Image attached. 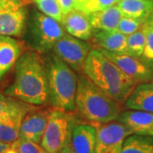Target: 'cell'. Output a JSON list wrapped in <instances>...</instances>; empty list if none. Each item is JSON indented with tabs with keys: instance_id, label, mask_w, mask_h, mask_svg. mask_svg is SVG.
I'll use <instances>...</instances> for the list:
<instances>
[{
	"instance_id": "obj_14",
	"label": "cell",
	"mask_w": 153,
	"mask_h": 153,
	"mask_svg": "<svg viewBox=\"0 0 153 153\" xmlns=\"http://www.w3.org/2000/svg\"><path fill=\"white\" fill-rule=\"evenodd\" d=\"M117 121L125 124L133 134L153 136V112L128 110L122 111Z\"/></svg>"
},
{
	"instance_id": "obj_21",
	"label": "cell",
	"mask_w": 153,
	"mask_h": 153,
	"mask_svg": "<svg viewBox=\"0 0 153 153\" xmlns=\"http://www.w3.org/2000/svg\"><path fill=\"white\" fill-rule=\"evenodd\" d=\"M121 153H153V136L132 134L126 138Z\"/></svg>"
},
{
	"instance_id": "obj_24",
	"label": "cell",
	"mask_w": 153,
	"mask_h": 153,
	"mask_svg": "<svg viewBox=\"0 0 153 153\" xmlns=\"http://www.w3.org/2000/svg\"><path fill=\"white\" fill-rule=\"evenodd\" d=\"M144 22H145L142 20L134 19V18L123 16L118 23L117 31H118L119 33H123L126 36H128L142 27Z\"/></svg>"
},
{
	"instance_id": "obj_33",
	"label": "cell",
	"mask_w": 153,
	"mask_h": 153,
	"mask_svg": "<svg viewBox=\"0 0 153 153\" xmlns=\"http://www.w3.org/2000/svg\"><path fill=\"white\" fill-rule=\"evenodd\" d=\"M146 24L149 26L150 27H152L153 29V13L150 16L148 17L147 19H146Z\"/></svg>"
},
{
	"instance_id": "obj_13",
	"label": "cell",
	"mask_w": 153,
	"mask_h": 153,
	"mask_svg": "<svg viewBox=\"0 0 153 153\" xmlns=\"http://www.w3.org/2000/svg\"><path fill=\"white\" fill-rule=\"evenodd\" d=\"M61 25L68 34L82 40L93 37L94 28L88 15L79 10H73L63 16Z\"/></svg>"
},
{
	"instance_id": "obj_34",
	"label": "cell",
	"mask_w": 153,
	"mask_h": 153,
	"mask_svg": "<svg viewBox=\"0 0 153 153\" xmlns=\"http://www.w3.org/2000/svg\"><path fill=\"white\" fill-rule=\"evenodd\" d=\"M43 153H49V152H48L47 151H45V150H44V152H43Z\"/></svg>"
},
{
	"instance_id": "obj_35",
	"label": "cell",
	"mask_w": 153,
	"mask_h": 153,
	"mask_svg": "<svg viewBox=\"0 0 153 153\" xmlns=\"http://www.w3.org/2000/svg\"><path fill=\"white\" fill-rule=\"evenodd\" d=\"M17 152H18V151H17ZM18 153H20V152H18Z\"/></svg>"
},
{
	"instance_id": "obj_19",
	"label": "cell",
	"mask_w": 153,
	"mask_h": 153,
	"mask_svg": "<svg viewBox=\"0 0 153 153\" xmlns=\"http://www.w3.org/2000/svg\"><path fill=\"white\" fill-rule=\"evenodd\" d=\"M94 30L112 31L117 30L118 23L123 16L117 4L105 9L87 14Z\"/></svg>"
},
{
	"instance_id": "obj_30",
	"label": "cell",
	"mask_w": 153,
	"mask_h": 153,
	"mask_svg": "<svg viewBox=\"0 0 153 153\" xmlns=\"http://www.w3.org/2000/svg\"><path fill=\"white\" fill-rule=\"evenodd\" d=\"M88 0H75V4H76V10H83L84 6L87 4Z\"/></svg>"
},
{
	"instance_id": "obj_10",
	"label": "cell",
	"mask_w": 153,
	"mask_h": 153,
	"mask_svg": "<svg viewBox=\"0 0 153 153\" xmlns=\"http://www.w3.org/2000/svg\"><path fill=\"white\" fill-rule=\"evenodd\" d=\"M33 106L35 105L17 100L16 103L0 117V141L13 144L19 140L22 120Z\"/></svg>"
},
{
	"instance_id": "obj_2",
	"label": "cell",
	"mask_w": 153,
	"mask_h": 153,
	"mask_svg": "<svg viewBox=\"0 0 153 153\" xmlns=\"http://www.w3.org/2000/svg\"><path fill=\"white\" fill-rule=\"evenodd\" d=\"M82 71L97 87L121 104H124L138 84L97 48L88 55Z\"/></svg>"
},
{
	"instance_id": "obj_15",
	"label": "cell",
	"mask_w": 153,
	"mask_h": 153,
	"mask_svg": "<svg viewBox=\"0 0 153 153\" xmlns=\"http://www.w3.org/2000/svg\"><path fill=\"white\" fill-rule=\"evenodd\" d=\"M22 53L23 45L21 41L0 34V80L16 66Z\"/></svg>"
},
{
	"instance_id": "obj_27",
	"label": "cell",
	"mask_w": 153,
	"mask_h": 153,
	"mask_svg": "<svg viewBox=\"0 0 153 153\" xmlns=\"http://www.w3.org/2000/svg\"><path fill=\"white\" fill-rule=\"evenodd\" d=\"M142 27L145 30L146 37V46L143 52L142 57L147 61L153 62V29L147 26L146 22H144Z\"/></svg>"
},
{
	"instance_id": "obj_18",
	"label": "cell",
	"mask_w": 153,
	"mask_h": 153,
	"mask_svg": "<svg viewBox=\"0 0 153 153\" xmlns=\"http://www.w3.org/2000/svg\"><path fill=\"white\" fill-rule=\"evenodd\" d=\"M98 48L110 52L127 54V36L117 30H94L93 37Z\"/></svg>"
},
{
	"instance_id": "obj_3",
	"label": "cell",
	"mask_w": 153,
	"mask_h": 153,
	"mask_svg": "<svg viewBox=\"0 0 153 153\" xmlns=\"http://www.w3.org/2000/svg\"><path fill=\"white\" fill-rule=\"evenodd\" d=\"M121 105L85 75L77 77L76 110L84 119L93 123H106L117 120L122 112Z\"/></svg>"
},
{
	"instance_id": "obj_5",
	"label": "cell",
	"mask_w": 153,
	"mask_h": 153,
	"mask_svg": "<svg viewBox=\"0 0 153 153\" xmlns=\"http://www.w3.org/2000/svg\"><path fill=\"white\" fill-rule=\"evenodd\" d=\"M64 110L51 109L40 145L49 153H60L71 143V133L75 127V117Z\"/></svg>"
},
{
	"instance_id": "obj_6",
	"label": "cell",
	"mask_w": 153,
	"mask_h": 153,
	"mask_svg": "<svg viewBox=\"0 0 153 153\" xmlns=\"http://www.w3.org/2000/svg\"><path fill=\"white\" fill-rule=\"evenodd\" d=\"M30 37L38 52L53 49L56 42L66 33L61 23L42 12H35L29 22Z\"/></svg>"
},
{
	"instance_id": "obj_9",
	"label": "cell",
	"mask_w": 153,
	"mask_h": 153,
	"mask_svg": "<svg viewBox=\"0 0 153 153\" xmlns=\"http://www.w3.org/2000/svg\"><path fill=\"white\" fill-rule=\"evenodd\" d=\"M53 50L60 60L75 71H83V67L92 50L85 40L76 38L70 34H65L58 40L53 47Z\"/></svg>"
},
{
	"instance_id": "obj_16",
	"label": "cell",
	"mask_w": 153,
	"mask_h": 153,
	"mask_svg": "<svg viewBox=\"0 0 153 153\" xmlns=\"http://www.w3.org/2000/svg\"><path fill=\"white\" fill-rule=\"evenodd\" d=\"M71 146L75 153H95L96 128L93 124H76L71 138Z\"/></svg>"
},
{
	"instance_id": "obj_25",
	"label": "cell",
	"mask_w": 153,
	"mask_h": 153,
	"mask_svg": "<svg viewBox=\"0 0 153 153\" xmlns=\"http://www.w3.org/2000/svg\"><path fill=\"white\" fill-rule=\"evenodd\" d=\"M120 0H88L84 6L83 12L86 14L103 10L109 7L116 5Z\"/></svg>"
},
{
	"instance_id": "obj_20",
	"label": "cell",
	"mask_w": 153,
	"mask_h": 153,
	"mask_svg": "<svg viewBox=\"0 0 153 153\" xmlns=\"http://www.w3.org/2000/svg\"><path fill=\"white\" fill-rule=\"evenodd\" d=\"M117 6L123 16L144 22L153 13V0H120Z\"/></svg>"
},
{
	"instance_id": "obj_4",
	"label": "cell",
	"mask_w": 153,
	"mask_h": 153,
	"mask_svg": "<svg viewBox=\"0 0 153 153\" xmlns=\"http://www.w3.org/2000/svg\"><path fill=\"white\" fill-rule=\"evenodd\" d=\"M46 67L49 102L55 108L73 111L76 110L77 88L74 71L56 55H52Z\"/></svg>"
},
{
	"instance_id": "obj_8",
	"label": "cell",
	"mask_w": 153,
	"mask_h": 153,
	"mask_svg": "<svg viewBox=\"0 0 153 153\" xmlns=\"http://www.w3.org/2000/svg\"><path fill=\"white\" fill-rule=\"evenodd\" d=\"M93 124L96 128L95 153H121L126 138L133 134L125 124L117 120Z\"/></svg>"
},
{
	"instance_id": "obj_23",
	"label": "cell",
	"mask_w": 153,
	"mask_h": 153,
	"mask_svg": "<svg viewBox=\"0 0 153 153\" xmlns=\"http://www.w3.org/2000/svg\"><path fill=\"white\" fill-rule=\"evenodd\" d=\"M38 9L43 14L52 17L59 22H61L63 14L57 0H34Z\"/></svg>"
},
{
	"instance_id": "obj_26",
	"label": "cell",
	"mask_w": 153,
	"mask_h": 153,
	"mask_svg": "<svg viewBox=\"0 0 153 153\" xmlns=\"http://www.w3.org/2000/svg\"><path fill=\"white\" fill-rule=\"evenodd\" d=\"M20 153H43L44 149L38 143L19 139L12 144Z\"/></svg>"
},
{
	"instance_id": "obj_7",
	"label": "cell",
	"mask_w": 153,
	"mask_h": 153,
	"mask_svg": "<svg viewBox=\"0 0 153 153\" xmlns=\"http://www.w3.org/2000/svg\"><path fill=\"white\" fill-rule=\"evenodd\" d=\"M26 0H0V34L21 37L27 16Z\"/></svg>"
},
{
	"instance_id": "obj_28",
	"label": "cell",
	"mask_w": 153,
	"mask_h": 153,
	"mask_svg": "<svg viewBox=\"0 0 153 153\" xmlns=\"http://www.w3.org/2000/svg\"><path fill=\"white\" fill-rule=\"evenodd\" d=\"M16 99L7 97L5 95L0 94V117L9 108H10L13 105L16 103Z\"/></svg>"
},
{
	"instance_id": "obj_31",
	"label": "cell",
	"mask_w": 153,
	"mask_h": 153,
	"mask_svg": "<svg viewBox=\"0 0 153 153\" xmlns=\"http://www.w3.org/2000/svg\"><path fill=\"white\" fill-rule=\"evenodd\" d=\"M60 153H75V152L73 151V149L71 146V143H70L69 145H67L66 146L63 148L60 152Z\"/></svg>"
},
{
	"instance_id": "obj_12",
	"label": "cell",
	"mask_w": 153,
	"mask_h": 153,
	"mask_svg": "<svg viewBox=\"0 0 153 153\" xmlns=\"http://www.w3.org/2000/svg\"><path fill=\"white\" fill-rule=\"evenodd\" d=\"M51 109H39L33 106L27 111L22 120L20 138L40 144L44 136Z\"/></svg>"
},
{
	"instance_id": "obj_11",
	"label": "cell",
	"mask_w": 153,
	"mask_h": 153,
	"mask_svg": "<svg viewBox=\"0 0 153 153\" xmlns=\"http://www.w3.org/2000/svg\"><path fill=\"white\" fill-rule=\"evenodd\" d=\"M97 49L138 83L148 82L152 77V72L150 67L142 60H139V58L128 54H118L100 48Z\"/></svg>"
},
{
	"instance_id": "obj_22",
	"label": "cell",
	"mask_w": 153,
	"mask_h": 153,
	"mask_svg": "<svg viewBox=\"0 0 153 153\" xmlns=\"http://www.w3.org/2000/svg\"><path fill=\"white\" fill-rule=\"evenodd\" d=\"M146 40V37L143 27L127 36V54L137 58L142 57Z\"/></svg>"
},
{
	"instance_id": "obj_17",
	"label": "cell",
	"mask_w": 153,
	"mask_h": 153,
	"mask_svg": "<svg viewBox=\"0 0 153 153\" xmlns=\"http://www.w3.org/2000/svg\"><path fill=\"white\" fill-rule=\"evenodd\" d=\"M124 104L128 110L153 112V82L138 83Z\"/></svg>"
},
{
	"instance_id": "obj_29",
	"label": "cell",
	"mask_w": 153,
	"mask_h": 153,
	"mask_svg": "<svg viewBox=\"0 0 153 153\" xmlns=\"http://www.w3.org/2000/svg\"><path fill=\"white\" fill-rule=\"evenodd\" d=\"M57 2L60 5L63 16L73 10H76L75 0H57Z\"/></svg>"
},
{
	"instance_id": "obj_1",
	"label": "cell",
	"mask_w": 153,
	"mask_h": 153,
	"mask_svg": "<svg viewBox=\"0 0 153 153\" xmlns=\"http://www.w3.org/2000/svg\"><path fill=\"white\" fill-rule=\"evenodd\" d=\"M5 94L33 105L49 101L47 67L37 51L27 50L16 63L15 79Z\"/></svg>"
},
{
	"instance_id": "obj_32",
	"label": "cell",
	"mask_w": 153,
	"mask_h": 153,
	"mask_svg": "<svg viewBox=\"0 0 153 153\" xmlns=\"http://www.w3.org/2000/svg\"><path fill=\"white\" fill-rule=\"evenodd\" d=\"M11 144H7V143H4L0 141V153H4L6 150L10 147Z\"/></svg>"
}]
</instances>
